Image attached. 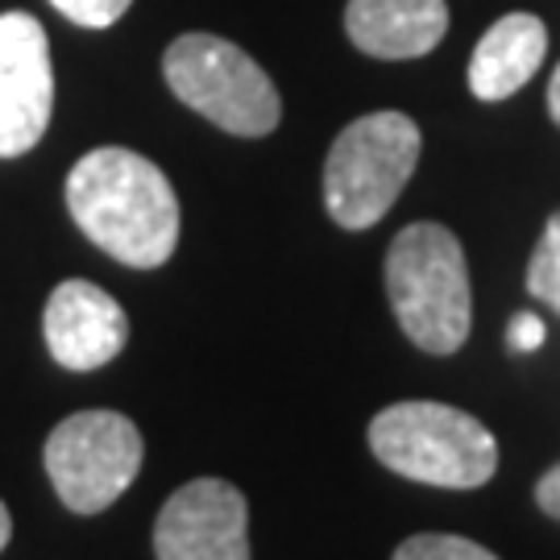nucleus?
I'll list each match as a JSON object with an SVG mask.
<instances>
[{
  "instance_id": "4",
  "label": "nucleus",
  "mask_w": 560,
  "mask_h": 560,
  "mask_svg": "<svg viewBox=\"0 0 560 560\" xmlns=\"http://www.w3.org/2000/svg\"><path fill=\"white\" fill-rule=\"evenodd\" d=\"M420 145V125L407 113H370L345 125L324 162L328 217L349 233L374 229L416 175Z\"/></svg>"
},
{
  "instance_id": "11",
  "label": "nucleus",
  "mask_w": 560,
  "mask_h": 560,
  "mask_svg": "<svg viewBox=\"0 0 560 560\" xmlns=\"http://www.w3.org/2000/svg\"><path fill=\"white\" fill-rule=\"evenodd\" d=\"M548 55V25L536 13H506L486 34L469 59V92L478 101H506L540 71Z\"/></svg>"
},
{
  "instance_id": "7",
  "label": "nucleus",
  "mask_w": 560,
  "mask_h": 560,
  "mask_svg": "<svg viewBox=\"0 0 560 560\" xmlns=\"http://www.w3.org/2000/svg\"><path fill=\"white\" fill-rule=\"evenodd\" d=\"M55 113L50 38L30 13H0V159H21Z\"/></svg>"
},
{
  "instance_id": "15",
  "label": "nucleus",
  "mask_w": 560,
  "mask_h": 560,
  "mask_svg": "<svg viewBox=\"0 0 560 560\" xmlns=\"http://www.w3.org/2000/svg\"><path fill=\"white\" fill-rule=\"evenodd\" d=\"M548 337V328L536 312H520L515 320H511V349H520V353H536Z\"/></svg>"
},
{
  "instance_id": "14",
  "label": "nucleus",
  "mask_w": 560,
  "mask_h": 560,
  "mask_svg": "<svg viewBox=\"0 0 560 560\" xmlns=\"http://www.w3.org/2000/svg\"><path fill=\"white\" fill-rule=\"evenodd\" d=\"M67 21H75L83 30H108L113 21L125 18V9L133 0H50Z\"/></svg>"
},
{
  "instance_id": "2",
  "label": "nucleus",
  "mask_w": 560,
  "mask_h": 560,
  "mask_svg": "<svg viewBox=\"0 0 560 560\" xmlns=\"http://www.w3.org/2000/svg\"><path fill=\"white\" fill-rule=\"evenodd\" d=\"M386 295L402 337L432 358H448L474 328V287L460 241L444 224H407L386 254Z\"/></svg>"
},
{
  "instance_id": "12",
  "label": "nucleus",
  "mask_w": 560,
  "mask_h": 560,
  "mask_svg": "<svg viewBox=\"0 0 560 560\" xmlns=\"http://www.w3.org/2000/svg\"><path fill=\"white\" fill-rule=\"evenodd\" d=\"M527 291L560 316V212L548 217L536 241V254L527 261Z\"/></svg>"
},
{
  "instance_id": "5",
  "label": "nucleus",
  "mask_w": 560,
  "mask_h": 560,
  "mask_svg": "<svg viewBox=\"0 0 560 560\" xmlns=\"http://www.w3.org/2000/svg\"><path fill=\"white\" fill-rule=\"evenodd\" d=\"M162 75L191 113L233 138H266L279 129V88L237 42L217 34H183L166 46Z\"/></svg>"
},
{
  "instance_id": "16",
  "label": "nucleus",
  "mask_w": 560,
  "mask_h": 560,
  "mask_svg": "<svg viewBox=\"0 0 560 560\" xmlns=\"http://www.w3.org/2000/svg\"><path fill=\"white\" fill-rule=\"evenodd\" d=\"M536 502H540L544 515L560 520V465H552V469L540 478V486H536Z\"/></svg>"
},
{
  "instance_id": "9",
  "label": "nucleus",
  "mask_w": 560,
  "mask_h": 560,
  "mask_svg": "<svg viewBox=\"0 0 560 560\" xmlns=\"http://www.w3.org/2000/svg\"><path fill=\"white\" fill-rule=\"evenodd\" d=\"M42 332L46 349L62 370H101L129 340V316L104 287L88 279H67L50 291L46 312H42Z\"/></svg>"
},
{
  "instance_id": "6",
  "label": "nucleus",
  "mask_w": 560,
  "mask_h": 560,
  "mask_svg": "<svg viewBox=\"0 0 560 560\" xmlns=\"http://www.w3.org/2000/svg\"><path fill=\"white\" fill-rule=\"evenodd\" d=\"M42 460L67 511L101 515L141 474L145 441L120 411H75L50 432Z\"/></svg>"
},
{
  "instance_id": "18",
  "label": "nucleus",
  "mask_w": 560,
  "mask_h": 560,
  "mask_svg": "<svg viewBox=\"0 0 560 560\" xmlns=\"http://www.w3.org/2000/svg\"><path fill=\"white\" fill-rule=\"evenodd\" d=\"M9 536H13V515H9V506L0 502V548L9 544Z\"/></svg>"
},
{
  "instance_id": "3",
  "label": "nucleus",
  "mask_w": 560,
  "mask_h": 560,
  "mask_svg": "<svg viewBox=\"0 0 560 560\" xmlns=\"http://www.w3.org/2000/svg\"><path fill=\"white\" fill-rule=\"evenodd\" d=\"M374 457L407 481L478 490L499 469V441L469 411L448 402H395L370 420Z\"/></svg>"
},
{
  "instance_id": "13",
  "label": "nucleus",
  "mask_w": 560,
  "mask_h": 560,
  "mask_svg": "<svg viewBox=\"0 0 560 560\" xmlns=\"http://www.w3.org/2000/svg\"><path fill=\"white\" fill-rule=\"evenodd\" d=\"M390 560H499L490 548L465 540V536H444V532H423L395 548Z\"/></svg>"
},
{
  "instance_id": "17",
  "label": "nucleus",
  "mask_w": 560,
  "mask_h": 560,
  "mask_svg": "<svg viewBox=\"0 0 560 560\" xmlns=\"http://www.w3.org/2000/svg\"><path fill=\"white\" fill-rule=\"evenodd\" d=\"M548 117L560 125V62L557 71H552V80H548Z\"/></svg>"
},
{
  "instance_id": "10",
  "label": "nucleus",
  "mask_w": 560,
  "mask_h": 560,
  "mask_svg": "<svg viewBox=\"0 0 560 560\" xmlns=\"http://www.w3.org/2000/svg\"><path fill=\"white\" fill-rule=\"evenodd\" d=\"M345 34L370 59H420L448 34L444 0H349Z\"/></svg>"
},
{
  "instance_id": "1",
  "label": "nucleus",
  "mask_w": 560,
  "mask_h": 560,
  "mask_svg": "<svg viewBox=\"0 0 560 560\" xmlns=\"http://www.w3.org/2000/svg\"><path fill=\"white\" fill-rule=\"evenodd\" d=\"M67 208L83 237L133 270H159L179 245L175 187L125 145H101L71 166Z\"/></svg>"
},
{
  "instance_id": "8",
  "label": "nucleus",
  "mask_w": 560,
  "mask_h": 560,
  "mask_svg": "<svg viewBox=\"0 0 560 560\" xmlns=\"http://www.w3.org/2000/svg\"><path fill=\"white\" fill-rule=\"evenodd\" d=\"M159 560H249V506L233 481L179 486L154 523Z\"/></svg>"
}]
</instances>
